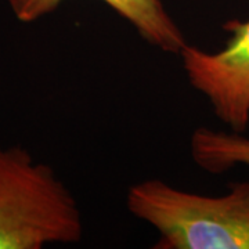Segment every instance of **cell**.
<instances>
[{
	"mask_svg": "<svg viewBox=\"0 0 249 249\" xmlns=\"http://www.w3.org/2000/svg\"><path fill=\"white\" fill-rule=\"evenodd\" d=\"M64 0H7L14 17L24 24L52 14ZM119 17L127 21L150 46L160 52L180 54L186 36L170 17L160 0H103Z\"/></svg>",
	"mask_w": 249,
	"mask_h": 249,
	"instance_id": "4",
	"label": "cell"
},
{
	"mask_svg": "<svg viewBox=\"0 0 249 249\" xmlns=\"http://www.w3.org/2000/svg\"><path fill=\"white\" fill-rule=\"evenodd\" d=\"M191 158L198 168L213 175L235 166L249 168V137L199 127L191 136Z\"/></svg>",
	"mask_w": 249,
	"mask_h": 249,
	"instance_id": "5",
	"label": "cell"
},
{
	"mask_svg": "<svg viewBox=\"0 0 249 249\" xmlns=\"http://www.w3.org/2000/svg\"><path fill=\"white\" fill-rule=\"evenodd\" d=\"M126 204L160 232L157 249H249V181L206 196L151 178L130 187Z\"/></svg>",
	"mask_w": 249,
	"mask_h": 249,
	"instance_id": "1",
	"label": "cell"
},
{
	"mask_svg": "<svg viewBox=\"0 0 249 249\" xmlns=\"http://www.w3.org/2000/svg\"><path fill=\"white\" fill-rule=\"evenodd\" d=\"M82 235L78 202L53 168L21 147H0V249L76 244Z\"/></svg>",
	"mask_w": 249,
	"mask_h": 249,
	"instance_id": "2",
	"label": "cell"
},
{
	"mask_svg": "<svg viewBox=\"0 0 249 249\" xmlns=\"http://www.w3.org/2000/svg\"><path fill=\"white\" fill-rule=\"evenodd\" d=\"M230 39L222 50L208 53L187 43L180 52L190 85L204 96L214 115L244 133L249 124V19L227 21Z\"/></svg>",
	"mask_w": 249,
	"mask_h": 249,
	"instance_id": "3",
	"label": "cell"
}]
</instances>
